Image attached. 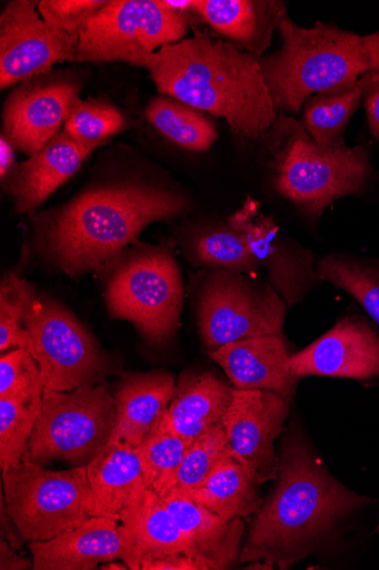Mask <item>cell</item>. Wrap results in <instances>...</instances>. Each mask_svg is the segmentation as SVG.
Listing matches in <instances>:
<instances>
[{"label":"cell","mask_w":379,"mask_h":570,"mask_svg":"<svg viewBox=\"0 0 379 570\" xmlns=\"http://www.w3.org/2000/svg\"><path fill=\"white\" fill-rule=\"evenodd\" d=\"M79 91L68 79L23 83L6 101L2 135L32 157L63 130Z\"/></svg>","instance_id":"cell-15"},{"label":"cell","mask_w":379,"mask_h":570,"mask_svg":"<svg viewBox=\"0 0 379 570\" xmlns=\"http://www.w3.org/2000/svg\"><path fill=\"white\" fill-rule=\"evenodd\" d=\"M363 79L357 83L310 97L305 104L303 128L320 144L343 141L348 122L363 95Z\"/></svg>","instance_id":"cell-27"},{"label":"cell","mask_w":379,"mask_h":570,"mask_svg":"<svg viewBox=\"0 0 379 570\" xmlns=\"http://www.w3.org/2000/svg\"><path fill=\"white\" fill-rule=\"evenodd\" d=\"M143 68L160 95L225 119L246 139H261L278 122L260 59L229 41L196 30L156 51Z\"/></svg>","instance_id":"cell-3"},{"label":"cell","mask_w":379,"mask_h":570,"mask_svg":"<svg viewBox=\"0 0 379 570\" xmlns=\"http://www.w3.org/2000/svg\"><path fill=\"white\" fill-rule=\"evenodd\" d=\"M278 29L281 49L260 59L277 111L299 114L312 95L352 86L370 72L363 37L319 21L305 29L287 17Z\"/></svg>","instance_id":"cell-4"},{"label":"cell","mask_w":379,"mask_h":570,"mask_svg":"<svg viewBox=\"0 0 379 570\" xmlns=\"http://www.w3.org/2000/svg\"><path fill=\"white\" fill-rule=\"evenodd\" d=\"M28 281L17 274L3 278L0 287V352L28 348L30 335L23 325L26 307L31 289Z\"/></svg>","instance_id":"cell-34"},{"label":"cell","mask_w":379,"mask_h":570,"mask_svg":"<svg viewBox=\"0 0 379 570\" xmlns=\"http://www.w3.org/2000/svg\"><path fill=\"white\" fill-rule=\"evenodd\" d=\"M261 484L247 465L229 449L205 481L188 497L227 521L255 514L261 504Z\"/></svg>","instance_id":"cell-25"},{"label":"cell","mask_w":379,"mask_h":570,"mask_svg":"<svg viewBox=\"0 0 379 570\" xmlns=\"http://www.w3.org/2000/svg\"><path fill=\"white\" fill-rule=\"evenodd\" d=\"M128 127L127 117L112 102L79 97L63 131L81 144L100 147Z\"/></svg>","instance_id":"cell-32"},{"label":"cell","mask_w":379,"mask_h":570,"mask_svg":"<svg viewBox=\"0 0 379 570\" xmlns=\"http://www.w3.org/2000/svg\"><path fill=\"white\" fill-rule=\"evenodd\" d=\"M287 303L267 282L235 272H208L197 296L200 336L208 351L245 338L282 335Z\"/></svg>","instance_id":"cell-11"},{"label":"cell","mask_w":379,"mask_h":570,"mask_svg":"<svg viewBox=\"0 0 379 570\" xmlns=\"http://www.w3.org/2000/svg\"><path fill=\"white\" fill-rule=\"evenodd\" d=\"M34 570H94L121 560L123 541L120 523L93 515L86 523L47 541L29 543Z\"/></svg>","instance_id":"cell-18"},{"label":"cell","mask_w":379,"mask_h":570,"mask_svg":"<svg viewBox=\"0 0 379 570\" xmlns=\"http://www.w3.org/2000/svg\"><path fill=\"white\" fill-rule=\"evenodd\" d=\"M106 4V0H41L37 9L42 20L78 45L89 20Z\"/></svg>","instance_id":"cell-36"},{"label":"cell","mask_w":379,"mask_h":570,"mask_svg":"<svg viewBox=\"0 0 379 570\" xmlns=\"http://www.w3.org/2000/svg\"><path fill=\"white\" fill-rule=\"evenodd\" d=\"M0 535L17 550L27 542L8 511L4 492H2V501H0Z\"/></svg>","instance_id":"cell-39"},{"label":"cell","mask_w":379,"mask_h":570,"mask_svg":"<svg viewBox=\"0 0 379 570\" xmlns=\"http://www.w3.org/2000/svg\"><path fill=\"white\" fill-rule=\"evenodd\" d=\"M7 508L26 541H47L93 517L87 465L48 471L29 452L2 473Z\"/></svg>","instance_id":"cell-8"},{"label":"cell","mask_w":379,"mask_h":570,"mask_svg":"<svg viewBox=\"0 0 379 570\" xmlns=\"http://www.w3.org/2000/svg\"><path fill=\"white\" fill-rule=\"evenodd\" d=\"M229 449L225 425L195 439L183 456L171 490L189 493L199 487Z\"/></svg>","instance_id":"cell-33"},{"label":"cell","mask_w":379,"mask_h":570,"mask_svg":"<svg viewBox=\"0 0 379 570\" xmlns=\"http://www.w3.org/2000/svg\"><path fill=\"white\" fill-rule=\"evenodd\" d=\"M160 498L209 570L231 569L240 562L245 535L241 518L227 521L178 490Z\"/></svg>","instance_id":"cell-21"},{"label":"cell","mask_w":379,"mask_h":570,"mask_svg":"<svg viewBox=\"0 0 379 570\" xmlns=\"http://www.w3.org/2000/svg\"><path fill=\"white\" fill-rule=\"evenodd\" d=\"M146 118L162 136L187 150L206 151L218 140V130L200 111L172 97L152 98Z\"/></svg>","instance_id":"cell-26"},{"label":"cell","mask_w":379,"mask_h":570,"mask_svg":"<svg viewBox=\"0 0 379 570\" xmlns=\"http://www.w3.org/2000/svg\"><path fill=\"white\" fill-rule=\"evenodd\" d=\"M44 385L40 368L29 348H14L0 358V399L42 397Z\"/></svg>","instance_id":"cell-35"},{"label":"cell","mask_w":379,"mask_h":570,"mask_svg":"<svg viewBox=\"0 0 379 570\" xmlns=\"http://www.w3.org/2000/svg\"><path fill=\"white\" fill-rule=\"evenodd\" d=\"M363 79L365 107L371 134L379 140V81Z\"/></svg>","instance_id":"cell-38"},{"label":"cell","mask_w":379,"mask_h":570,"mask_svg":"<svg viewBox=\"0 0 379 570\" xmlns=\"http://www.w3.org/2000/svg\"><path fill=\"white\" fill-rule=\"evenodd\" d=\"M182 194L151 180L123 179L87 188L37 222L44 255L76 277L102 271L151 224L188 213Z\"/></svg>","instance_id":"cell-2"},{"label":"cell","mask_w":379,"mask_h":570,"mask_svg":"<svg viewBox=\"0 0 379 570\" xmlns=\"http://www.w3.org/2000/svg\"><path fill=\"white\" fill-rule=\"evenodd\" d=\"M233 386L211 371H187L178 383L168 417L174 430L192 442L225 425L233 399Z\"/></svg>","instance_id":"cell-23"},{"label":"cell","mask_w":379,"mask_h":570,"mask_svg":"<svg viewBox=\"0 0 379 570\" xmlns=\"http://www.w3.org/2000/svg\"><path fill=\"white\" fill-rule=\"evenodd\" d=\"M191 261L208 272L251 273L258 265L245 239L229 225L205 229L190 246Z\"/></svg>","instance_id":"cell-29"},{"label":"cell","mask_w":379,"mask_h":570,"mask_svg":"<svg viewBox=\"0 0 379 570\" xmlns=\"http://www.w3.org/2000/svg\"><path fill=\"white\" fill-rule=\"evenodd\" d=\"M141 570H209V568L197 558L180 554L150 561Z\"/></svg>","instance_id":"cell-37"},{"label":"cell","mask_w":379,"mask_h":570,"mask_svg":"<svg viewBox=\"0 0 379 570\" xmlns=\"http://www.w3.org/2000/svg\"><path fill=\"white\" fill-rule=\"evenodd\" d=\"M290 370L299 379H377L379 335L363 318L347 316L308 347L292 354Z\"/></svg>","instance_id":"cell-14"},{"label":"cell","mask_w":379,"mask_h":570,"mask_svg":"<svg viewBox=\"0 0 379 570\" xmlns=\"http://www.w3.org/2000/svg\"><path fill=\"white\" fill-rule=\"evenodd\" d=\"M176 389L174 376L164 371L124 374L113 394L117 421L112 440L141 445L167 417Z\"/></svg>","instance_id":"cell-22"},{"label":"cell","mask_w":379,"mask_h":570,"mask_svg":"<svg viewBox=\"0 0 379 570\" xmlns=\"http://www.w3.org/2000/svg\"><path fill=\"white\" fill-rule=\"evenodd\" d=\"M193 13L259 59L286 17L282 3L249 0H195Z\"/></svg>","instance_id":"cell-24"},{"label":"cell","mask_w":379,"mask_h":570,"mask_svg":"<svg viewBox=\"0 0 379 570\" xmlns=\"http://www.w3.org/2000/svg\"><path fill=\"white\" fill-rule=\"evenodd\" d=\"M116 421V399L104 383L44 391L29 455L41 465L52 460L88 465L111 442Z\"/></svg>","instance_id":"cell-9"},{"label":"cell","mask_w":379,"mask_h":570,"mask_svg":"<svg viewBox=\"0 0 379 570\" xmlns=\"http://www.w3.org/2000/svg\"><path fill=\"white\" fill-rule=\"evenodd\" d=\"M319 279L327 281L353 296L379 325V267L330 255L317 264Z\"/></svg>","instance_id":"cell-30"},{"label":"cell","mask_w":379,"mask_h":570,"mask_svg":"<svg viewBox=\"0 0 379 570\" xmlns=\"http://www.w3.org/2000/svg\"><path fill=\"white\" fill-rule=\"evenodd\" d=\"M281 118L286 134L275 153L273 187L282 197L317 220L337 199L366 189L371 166L361 146L317 142L302 125Z\"/></svg>","instance_id":"cell-6"},{"label":"cell","mask_w":379,"mask_h":570,"mask_svg":"<svg viewBox=\"0 0 379 570\" xmlns=\"http://www.w3.org/2000/svg\"><path fill=\"white\" fill-rule=\"evenodd\" d=\"M8 541L0 539V570L33 569V559L20 556Z\"/></svg>","instance_id":"cell-40"},{"label":"cell","mask_w":379,"mask_h":570,"mask_svg":"<svg viewBox=\"0 0 379 570\" xmlns=\"http://www.w3.org/2000/svg\"><path fill=\"white\" fill-rule=\"evenodd\" d=\"M42 397L0 399V468L2 473L29 452L30 439L40 416Z\"/></svg>","instance_id":"cell-31"},{"label":"cell","mask_w":379,"mask_h":570,"mask_svg":"<svg viewBox=\"0 0 379 570\" xmlns=\"http://www.w3.org/2000/svg\"><path fill=\"white\" fill-rule=\"evenodd\" d=\"M290 409L291 400L276 392L233 390L223 423L229 445L260 484L278 476L275 443L285 431Z\"/></svg>","instance_id":"cell-13"},{"label":"cell","mask_w":379,"mask_h":570,"mask_svg":"<svg viewBox=\"0 0 379 570\" xmlns=\"http://www.w3.org/2000/svg\"><path fill=\"white\" fill-rule=\"evenodd\" d=\"M99 569L101 570H128L130 569L129 566L123 561L119 562L117 560L102 563Z\"/></svg>","instance_id":"cell-43"},{"label":"cell","mask_w":379,"mask_h":570,"mask_svg":"<svg viewBox=\"0 0 379 570\" xmlns=\"http://www.w3.org/2000/svg\"><path fill=\"white\" fill-rule=\"evenodd\" d=\"M87 474L93 515L112 518L119 523L152 489L136 448L118 440H111L87 465Z\"/></svg>","instance_id":"cell-19"},{"label":"cell","mask_w":379,"mask_h":570,"mask_svg":"<svg viewBox=\"0 0 379 570\" xmlns=\"http://www.w3.org/2000/svg\"><path fill=\"white\" fill-rule=\"evenodd\" d=\"M369 58L370 72L365 76L368 81H379V32L363 37Z\"/></svg>","instance_id":"cell-42"},{"label":"cell","mask_w":379,"mask_h":570,"mask_svg":"<svg viewBox=\"0 0 379 570\" xmlns=\"http://www.w3.org/2000/svg\"><path fill=\"white\" fill-rule=\"evenodd\" d=\"M191 444L172 426L168 414L164 421L136 448L151 488L160 495L174 485L176 475Z\"/></svg>","instance_id":"cell-28"},{"label":"cell","mask_w":379,"mask_h":570,"mask_svg":"<svg viewBox=\"0 0 379 570\" xmlns=\"http://www.w3.org/2000/svg\"><path fill=\"white\" fill-rule=\"evenodd\" d=\"M13 144L2 135L0 137V178L4 181L16 167V150Z\"/></svg>","instance_id":"cell-41"},{"label":"cell","mask_w":379,"mask_h":570,"mask_svg":"<svg viewBox=\"0 0 379 570\" xmlns=\"http://www.w3.org/2000/svg\"><path fill=\"white\" fill-rule=\"evenodd\" d=\"M120 533L123 541L121 560L131 570H141L150 561L172 556L186 554L201 560L153 489L123 518Z\"/></svg>","instance_id":"cell-20"},{"label":"cell","mask_w":379,"mask_h":570,"mask_svg":"<svg viewBox=\"0 0 379 570\" xmlns=\"http://www.w3.org/2000/svg\"><path fill=\"white\" fill-rule=\"evenodd\" d=\"M238 390L272 391L293 399L300 379L290 370L292 356L283 335H265L229 343L208 352Z\"/></svg>","instance_id":"cell-16"},{"label":"cell","mask_w":379,"mask_h":570,"mask_svg":"<svg viewBox=\"0 0 379 570\" xmlns=\"http://www.w3.org/2000/svg\"><path fill=\"white\" fill-rule=\"evenodd\" d=\"M39 2L13 0L0 16V87L6 90L76 61L77 43L36 10Z\"/></svg>","instance_id":"cell-12"},{"label":"cell","mask_w":379,"mask_h":570,"mask_svg":"<svg viewBox=\"0 0 379 570\" xmlns=\"http://www.w3.org/2000/svg\"><path fill=\"white\" fill-rule=\"evenodd\" d=\"M96 146L81 144L63 130L29 160L16 165L3 181L18 214H29L82 167Z\"/></svg>","instance_id":"cell-17"},{"label":"cell","mask_w":379,"mask_h":570,"mask_svg":"<svg viewBox=\"0 0 379 570\" xmlns=\"http://www.w3.org/2000/svg\"><path fill=\"white\" fill-rule=\"evenodd\" d=\"M277 484L255 513L240 563L289 569L333 533L345 517L371 502L339 483L299 431L283 440Z\"/></svg>","instance_id":"cell-1"},{"label":"cell","mask_w":379,"mask_h":570,"mask_svg":"<svg viewBox=\"0 0 379 570\" xmlns=\"http://www.w3.org/2000/svg\"><path fill=\"white\" fill-rule=\"evenodd\" d=\"M188 17L162 0H108L80 35L76 62H123L143 68L162 47L184 39Z\"/></svg>","instance_id":"cell-10"},{"label":"cell","mask_w":379,"mask_h":570,"mask_svg":"<svg viewBox=\"0 0 379 570\" xmlns=\"http://www.w3.org/2000/svg\"><path fill=\"white\" fill-rule=\"evenodd\" d=\"M23 325L29 351L41 372L44 391L68 392L103 384L118 370L116 360L88 328L58 301L31 286Z\"/></svg>","instance_id":"cell-7"},{"label":"cell","mask_w":379,"mask_h":570,"mask_svg":"<svg viewBox=\"0 0 379 570\" xmlns=\"http://www.w3.org/2000/svg\"><path fill=\"white\" fill-rule=\"evenodd\" d=\"M104 301L114 318L130 322L153 346L170 343L182 316V275L171 242L134 243L107 265Z\"/></svg>","instance_id":"cell-5"}]
</instances>
